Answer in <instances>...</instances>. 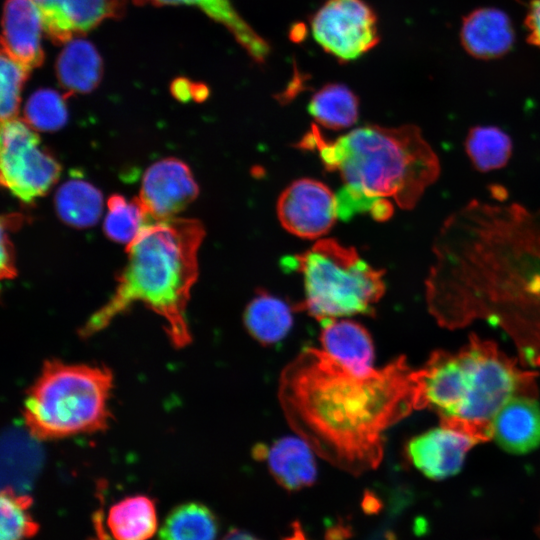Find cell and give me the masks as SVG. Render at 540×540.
Here are the masks:
<instances>
[{"instance_id": "d4e9b609", "label": "cell", "mask_w": 540, "mask_h": 540, "mask_svg": "<svg viewBox=\"0 0 540 540\" xmlns=\"http://www.w3.org/2000/svg\"><path fill=\"white\" fill-rule=\"evenodd\" d=\"M358 105L356 95L348 87L332 83L312 96L308 111L321 126L340 130L356 123Z\"/></svg>"}, {"instance_id": "e0dca14e", "label": "cell", "mask_w": 540, "mask_h": 540, "mask_svg": "<svg viewBox=\"0 0 540 540\" xmlns=\"http://www.w3.org/2000/svg\"><path fill=\"white\" fill-rule=\"evenodd\" d=\"M320 324L324 352L355 374H368L374 369V345L363 325L338 318L325 319Z\"/></svg>"}, {"instance_id": "4dcf8cb0", "label": "cell", "mask_w": 540, "mask_h": 540, "mask_svg": "<svg viewBox=\"0 0 540 540\" xmlns=\"http://www.w3.org/2000/svg\"><path fill=\"white\" fill-rule=\"evenodd\" d=\"M23 221V215L18 213L7 214L1 217L0 274L2 279H13L17 274L14 247L11 243L10 232L19 228Z\"/></svg>"}, {"instance_id": "2e32d148", "label": "cell", "mask_w": 540, "mask_h": 540, "mask_svg": "<svg viewBox=\"0 0 540 540\" xmlns=\"http://www.w3.org/2000/svg\"><path fill=\"white\" fill-rule=\"evenodd\" d=\"M314 451L301 437L287 436L270 447L255 448L256 459H265L272 477L283 488L297 491L314 484L317 466Z\"/></svg>"}, {"instance_id": "1f68e13d", "label": "cell", "mask_w": 540, "mask_h": 540, "mask_svg": "<svg viewBox=\"0 0 540 540\" xmlns=\"http://www.w3.org/2000/svg\"><path fill=\"white\" fill-rule=\"evenodd\" d=\"M173 95L180 101L194 99L203 101L208 96L207 86L201 83H195L185 78L176 79L171 85Z\"/></svg>"}, {"instance_id": "83f0119b", "label": "cell", "mask_w": 540, "mask_h": 540, "mask_svg": "<svg viewBox=\"0 0 540 540\" xmlns=\"http://www.w3.org/2000/svg\"><path fill=\"white\" fill-rule=\"evenodd\" d=\"M32 499L16 494L10 488L1 493V540H26L38 531L29 511Z\"/></svg>"}, {"instance_id": "f546056e", "label": "cell", "mask_w": 540, "mask_h": 540, "mask_svg": "<svg viewBox=\"0 0 540 540\" xmlns=\"http://www.w3.org/2000/svg\"><path fill=\"white\" fill-rule=\"evenodd\" d=\"M0 70V112L1 121H5L17 117L21 90L31 70L3 51L1 54Z\"/></svg>"}, {"instance_id": "30bf717a", "label": "cell", "mask_w": 540, "mask_h": 540, "mask_svg": "<svg viewBox=\"0 0 540 540\" xmlns=\"http://www.w3.org/2000/svg\"><path fill=\"white\" fill-rule=\"evenodd\" d=\"M277 215L288 232L316 239L326 234L338 218L337 195L318 180L301 178L281 193Z\"/></svg>"}, {"instance_id": "ba28073f", "label": "cell", "mask_w": 540, "mask_h": 540, "mask_svg": "<svg viewBox=\"0 0 540 540\" xmlns=\"http://www.w3.org/2000/svg\"><path fill=\"white\" fill-rule=\"evenodd\" d=\"M0 168L1 184L25 204L45 195L61 172L35 129L17 117L1 121Z\"/></svg>"}, {"instance_id": "8992f818", "label": "cell", "mask_w": 540, "mask_h": 540, "mask_svg": "<svg viewBox=\"0 0 540 540\" xmlns=\"http://www.w3.org/2000/svg\"><path fill=\"white\" fill-rule=\"evenodd\" d=\"M112 388L113 374L104 366L46 361L24 399L25 427L38 440L102 431Z\"/></svg>"}, {"instance_id": "277c9868", "label": "cell", "mask_w": 540, "mask_h": 540, "mask_svg": "<svg viewBox=\"0 0 540 540\" xmlns=\"http://www.w3.org/2000/svg\"><path fill=\"white\" fill-rule=\"evenodd\" d=\"M205 237L197 219L169 218L146 224L127 245V263L111 297L80 329L90 337L105 329L134 303L160 316L176 348L191 343L186 316L190 292L198 278V250Z\"/></svg>"}, {"instance_id": "e575fe53", "label": "cell", "mask_w": 540, "mask_h": 540, "mask_svg": "<svg viewBox=\"0 0 540 540\" xmlns=\"http://www.w3.org/2000/svg\"><path fill=\"white\" fill-rule=\"evenodd\" d=\"M292 33L295 35L293 39L295 41H299L304 36V27H302L301 29H298V25H297L295 30L292 31Z\"/></svg>"}, {"instance_id": "4fadbf2b", "label": "cell", "mask_w": 540, "mask_h": 540, "mask_svg": "<svg viewBox=\"0 0 540 540\" xmlns=\"http://www.w3.org/2000/svg\"><path fill=\"white\" fill-rule=\"evenodd\" d=\"M33 1L41 12L44 31L56 44L66 43L125 11L124 0Z\"/></svg>"}, {"instance_id": "6da1fadb", "label": "cell", "mask_w": 540, "mask_h": 540, "mask_svg": "<svg viewBox=\"0 0 540 540\" xmlns=\"http://www.w3.org/2000/svg\"><path fill=\"white\" fill-rule=\"evenodd\" d=\"M279 402L315 454L352 475L383 458V433L417 409L415 370L404 357L355 374L323 350L305 347L282 370Z\"/></svg>"}, {"instance_id": "603a6c76", "label": "cell", "mask_w": 540, "mask_h": 540, "mask_svg": "<svg viewBox=\"0 0 540 540\" xmlns=\"http://www.w3.org/2000/svg\"><path fill=\"white\" fill-rule=\"evenodd\" d=\"M55 208L64 223L86 228L98 222L103 209V196L91 183L71 178L58 188Z\"/></svg>"}, {"instance_id": "44dd1931", "label": "cell", "mask_w": 540, "mask_h": 540, "mask_svg": "<svg viewBox=\"0 0 540 540\" xmlns=\"http://www.w3.org/2000/svg\"><path fill=\"white\" fill-rule=\"evenodd\" d=\"M244 325L256 341L263 345L280 342L293 324L290 306L264 290H258L243 314Z\"/></svg>"}, {"instance_id": "d6986e66", "label": "cell", "mask_w": 540, "mask_h": 540, "mask_svg": "<svg viewBox=\"0 0 540 540\" xmlns=\"http://www.w3.org/2000/svg\"><path fill=\"white\" fill-rule=\"evenodd\" d=\"M97 540H149L157 530L154 501L145 495L128 496L113 504L105 523L96 516Z\"/></svg>"}, {"instance_id": "9c48e42d", "label": "cell", "mask_w": 540, "mask_h": 540, "mask_svg": "<svg viewBox=\"0 0 540 540\" xmlns=\"http://www.w3.org/2000/svg\"><path fill=\"white\" fill-rule=\"evenodd\" d=\"M311 29L317 43L342 62L379 42L376 15L363 0H326L312 17Z\"/></svg>"}, {"instance_id": "8fae6325", "label": "cell", "mask_w": 540, "mask_h": 540, "mask_svg": "<svg viewBox=\"0 0 540 540\" xmlns=\"http://www.w3.org/2000/svg\"><path fill=\"white\" fill-rule=\"evenodd\" d=\"M199 194L189 167L176 158L153 163L145 171L139 197L149 223L172 218Z\"/></svg>"}, {"instance_id": "52a82bcc", "label": "cell", "mask_w": 540, "mask_h": 540, "mask_svg": "<svg viewBox=\"0 0 540 540\" xmlns=\"http://www.w3.org/2000/svg\"><path fill=\"white\" fill-rule=\"evenodd\" d=\"M282 266L299 272L304 299L294 309L319 322L357 314L374 315L385 292L384 271L370 266L354 247L321 239L301 254L285 257Z\"/></svg>"}, {"instance_id": "836d02e7", "label": "cell", "mask_w": 540, "mask_h": 540, "mask_svg": "<svg viewBox=\"0 0 540 540\" xmlns=\"http://www.w3.org/2000/svg\"><path fill=\"white\" fill-rule=\"evenodd\" d=\"M222 540H259L248 532L232 529L230 530Z\"/></svg>"}, {"instance_id": "d6a6232c", "label": "cell", "mask_w": 540, "mask_h": 540, "mask_svg": "<svg viewBox=\"0 0 540 540\" xmlns=\"http://www.w3.org/2000/svg\"><path fill=\"white\" fill-rule=\"evenodd\" d=\"M525 26L528 31L527 40L529 43L540 48V0L530 2Z\"/></svg>"}, {"instance_id": "f1b7e54d", "label": "cell", "mask_w": 540, "mask_h": 540, "mask_svg": "<svg viewBox=\"0 0 540 540\" xmlns=\"http://www.w3.org/2000/svg\"><path fill=\"white\" fill-rule=\"evenodd\" d=\"M65 95L53 89H39L27 100L24 108L26 122L34 129L55 131L62 128L68 118Z\"/></svg>"}, {"instance_id": "ffe728a7", "label": "cell", "mask_w": 540, "mask_h": 540, "mask_svg": "<svg viewBox=\"0 0 540 540\" xmlns=\"http://www.w3.org/2000/svg\"><path fill=\"white\" fill-rule=\"evenodd\" d=\"M102 71V60L95 47L79 37L65 43L56 62V75L66 97L92 91L100 82Z\"/></svg>"}, {"instance_id": "d590c367", "label": "cell", "mask_w": 540, "mask_h": 540, "mask_svg": "<svg viewBox=\"0 0 540 540\" xmlns=\"http://www.w3.org/2000/svg\"><path fill=\"white\" fill-rule=\"evenodd\" d=\"M537 533H538V535L540 537V526L537 528Z\"/></svg>"}, {"instance_id": "484cf974", "label": "cell", "mask_w": 540, "mask_h": 540, "mask_svg": "<svg viewBox=\"0 0 540 540\" xmlns=\"http://www.w3.org/2000/svg\"><path fill=\"white\" fill-rule=\"evenodd\" d=\"M511 137L496 126L472 127L465 139L466 153L480 172L503 168L512 155Z\"/></svg>"}, {"instance_id": "3957f363", "label": "cell", "mask_w": 540, "mask_h": 540, "mask_svg": "<svg viewBox=\"0 0 540 540\" xmlns=\"http://www.w3.org/2000/svg\"><path fill=\"white\" fill-rule=\"evenodd\" d=\"M299 147L316 150L328 171L339 172L344 187L337 194L338 217L369 211L378 219L386 201L400 208L416 206L440 176V160L419 127L365 125L327 140L316 125Z\"/></svg>"}, {"instance_id": "ac0fdd59", "label": "cell", "mask_w": 540, "mask_h": 540, "mask_svg": "<svg viewBox=\"0 0 540 540\" xmlns=\"http://www.w3.org/2000/svg\"><path fill=\"white\" fill-rule=\"evenodd\" d=\"M464 49L479 59H494L505 55L514 42L511 20L496 8H480L464 18L461 28Z\"/></svg>"}, {"instance_id": "5b68a950", "label": "cell", "mask_w": 540, "mask_h": 540, "mask_svg": "<svg viewBox=\"0 0 540 540\" xmlns=\"http://www.w3.org/2000/svg\"><path fill=\"white\" fill-rule=\"evenodd\" d=\"M417 408H431L441 424L480 442L492 437L491 421L511 398L535 396L534 375L520 370L497 346L472 337L455 353L434 352L415 370Z\"/></svg>"}, {"instance_id": "cb8c5ba5", "label": "cell", "mask_w": 540, "mask_h": 540, "mask_svg": "<svg viewBox=\"0 0 540 540\" xmlns=\"http://www.w3.org/2000/svg\"><path fill=\"white\" fill-rule=\"evenodd\" d=\"M218 522L205 505L189 502L175 507L163 522L157 540H216Z\"/></svg>"}, {"instance_id": "4316f807", "label": "cell", "mask_w": 540, "mask_h": 540, "mask_svg": "<svg viewBox=\"0 0 540 540\" xmlns=\"http://www.w3.org/2000/svg\"><path fill=\"white\" fill-rule=\"evenodd\" d=\"M107 205L103 228L106 236L113 241L128 245L149 223L137 198L127 201L123 196L114 194L109 197Z\"/></svg>"}, {"instance_id": "9a60e30c", "label": "cell", "mask_w": 540, "mask_h": 540, "mask_svg": "<svg viewBox=\"0 0 540 540\" xmlns=\"http://www.w3.org/2000/svg\"><path fill=\"white\" fill-rule=\"evenodd\" d=\"M491 433L505 451L525 454L540 445V405L534 396L519 395L507 401L491 421Z\"/></svg>"}, {"instance_id": "7a4b0ae2", "label": "cell", "mask_w": 540, "mask_h": 540, "mask_svg": "<svg viewBox=\"0 0 540 540\" xmlns=\"http://www.w3.org/2000/svg\"><path fill=\"white\" fill-rule=\"evenodd\" d=\"M432 254L433 311L540 312V209L472 199L443 221Z\"/></svg>"}, {"instance_id": "7c38bea8", "label": "cell", "mask_w": 540, "mask_h": 540, "mask_svg": "<svg viewBox=\"0 0 540 540\" xmlns=\"http://www.w3.org/2000/svg\"><path fill=\"white\" fill-rule=\"evenodd\" d=\"M480 441L457 428H433L412 438L406 447L408 460L426 477L443 480L458 473L467 452Z\"/></svg>"}, {"instance_id": "7402d4cb", "label": "cell", "mask_w": 540, "mask_h": 540, "mask_svg": "<svg viewBox=\"0 0 540 540\" xmlns=\"http://www.w3.org/2000/svg\"><path fill=\"white\" fill-rule=\"evenodd\" d=\"M154 5H193L224 25L237 42L258 63H263L270 52L268 43L237 13L229 0H135Z\"/></svg>"}, {"instance_id": "5bb4252c", "label": "cell", "mask_w": 540, "mask_h": 540, "mask_svg": "<svg viewBox=\"0 0 540 540\" xmlns=\"http://www.w3.org/2000/svg\"><path fill=\"white\" fill-rule=\"evenodd\" d=\"M42 15L33 0H7L3 13L2 51L32 70L42 64L44 53Z\"/></svg>"}]
</instances>
